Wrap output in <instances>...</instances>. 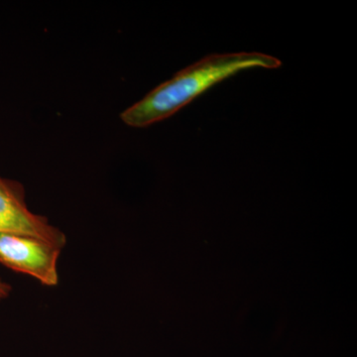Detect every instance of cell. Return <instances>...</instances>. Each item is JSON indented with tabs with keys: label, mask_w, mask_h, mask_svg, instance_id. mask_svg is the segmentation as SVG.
Listing matches in <instances>:
<instances>
[{
	"label": "cell",
	"mask_w": 357,
	"mask_h": 357,
	"mask_svg": "<svg viewBox=\"0 0 357 357\" xmlns=\"http://www.w3.org/2000/svg\"><path fill=\"white\" fill-rule=\"evenodd\" d=\"M13 292V286L0 279V301L6 300Z\"/></svg>",
	"instance_id": "obj_4"
},
{
	"label": "cell",
	"mask_w": 357,
	"mask_h": 357,
	"mask_svg": "<svg viewBox=\"0 0 357 357\" xmlns=\"http://www.w3.org/2000/svg\"><path fill=\"white\" fill-rule=\"evenodd\" d=\"M281 64L279 59L255 52L208 56L152 89L122 112L121 119L130 128H148L172 116L208 89L241 70L278 69Z\"/></svg>",
	"instance_id": "obj_1"
},
{
	"label": "cell",
	"mask_w": 357,
	"mask_h": 357,
	"mask_svg": "<svg viewBox=\"0 0 357 357\" xmlns=\"http://www.w3.org/2000/svg\"><path fill=\"white\" fill-rule=\"evenodd\" d=\"M62 249L36 236L0 232V264L48 287L60 281L58 261Z\"/></svg>",
	"instance_id": "obj_2"
},
{
	"label": "cell",
	"mask_w": 357,
	"mask_h": 357,
	"mask_svg": "<svg viewBox=\"0 0 357 357\" xmlns=\"http://www.w3.org/2000/svg\"><path fill=\"white\" fill-rule=\"evenodd\" d=\"M0 232L28 234L65 248L67 236L48 218L36 215L26 203L24 185L0 176Z\"/></svg>",
	"instance_id": "obj_3"
}]
</instances>
